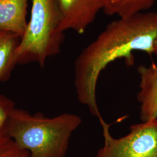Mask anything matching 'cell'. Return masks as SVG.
Instances as JSON below:
<instances>
[{
	"label": "cell",
	"mask_w": 157,
	"mask_h": 157,
	"mask_svg": "<svg viewBox=\"0 0 157 157\" xmlns=\"http://www.w3.org/2000/svg\"><path fill=\"white\" fill-rule=\"evenodd\" d=\"M15 108L13 101L0 94V139L6 136V125L12 113Z\"/></svg>",
	"instance_id": "8fae6325"
},
{
	"label": "cell",
	"mask_w": 157,
	"mask_h": 157,
	"mask_svg": "<svg viewBox=\"0 0 157 157\" xmlns=\"http://www.w3.org/2000/svg\"><path fill=\"white\" fill-rule=\"evenodd\" d=\"M154 2L155 0H108L104 11L110 16L131 17L150 9Z\"/></svg>",
	"instance_id": "9c48e42d"
},
{
	"label": "cell",
	"mask_w": 157,
	"mask_h": 157,
	"mask_svg": "<svg viewBox=\"0 0 157 157\" xmlns=\"http://www.w3.org/2000/svg\"><path fill=\"white\" fill-rule=\"evenodd\" d=\"M82 123L80 116L63 113L47 117L15 108L6 129V136L27 150L29 157H65L72 135Z\"/></svg>",
	"instance_id": "7a4b0ae2"
},
{
	"label": "cell",
	"mask_w": 157,
	"mask_h": 157,
	"mask_svg": "<svg viewBox=\"0 0 157 157\" xmlns=\"http://www.w3.org/2000/svg\"><path fill=\"white\" fill-rule=\"evenodd\" d=\"M62 15L61 28L84 34L94 21L98 13L104 11L108 0H57Z\"/></svg>",
	"instance_id": "5b68a950"
},
{
	"label": "cell",
	"mask_w": 157,
	"mask_h": 157,
	"mask_svg": "<svg viewBox=\"0 0 157 157\" xmlns=\"http://www.w3.org/2000/svg\"><path fill=\"white\" fill-rule=\"evenodd\" d=\"M62 15L57 0H32L30 20L18 45L17 64L46 60L60 53L64 41Z\"/></svg>",
	"instance_id": "3957f363"
},
{
	"label": "cell",
	"mask_w": 157,
	"mask_h": 157,
	"mask_svg": "<svg viewBox=\"0 0 157 157\" xmlns=\"http://www.w3.org/2000/svg\"><path fill=\"white\" fill-rule=\"evenodd\" d=\"M29 157V152L18 146L11 138L5 136L0 139V157Z\"/></svg>",
	"instance_id": "30bf717a"
},
{
	"label": "cell",
	"mask_w": 157,
	"mask_h": 157,
	"mask_svg": "<svg viewBox=\"0 0 157 157\" xmlns=\"http://www.w3.org/2000/svg\"><path fill=\"white\" fill-rule=\"evenodd\" d=\"M28 0H0V31L22 37L28 25Z\"/></svg>",
	"instance_id": "52a82bcc"
},
{
	"label": "cell",
	"mask_w": 157,
	"mask_h": 157,
	"mask_svg": "<svg viewBox=\"0 0 157 157\" xmlns=\"http://www.w3.org/2000/svg\"><path fill=\"white\" fill-rule=\"evenodd\" d=\"M154 54L157 55V40L155 43L154 44Z\"/></svg>",
	"instance_id": "7c38bea8"
},
{
	"label": "cell",
	"mask_w": 157,
	"mask_h": 157,
	"mask_svg": "<svg viewBox=\"0 0 157 157\" xmlns=\"http://www.w3.org/2000/svg\"><path fill=\"white\" fill-rule=\"evenodd\" d=\"M140 78L137 99L140 104L141 122L157 119V63L137 67Z\"/></svg>",
	"instance_id": "8992f818"
},
{
	"label": "cell",
	"mask_w": 157,
	"mask_h": 157,
	"mask_svg": "<svg viewBox=\"0 0 157 157\" xmlns=\"http://www.w3.org/2000/svg\"><path fill=\"white\" fill-rule=\"evenodd\" d=\"M21 37L0 31V83L8 80L17 64V52Z\"/></svg>",
	"instance_id": "ba28073f"
},
{
	"label": "cell",
	"mask_w": 157,
	"mask_h": 157,
	"mask_svg": "<svg viewBox=\"0 0 157 157\" xmlns=\"http://www.w3.org/2000/svg\"><path fill=\"white\" fill-rule=\"evenodd\" d=\"M157 40V12H141L109 23L75 60L74 86L80 104L93 116L102 118L96 96L101 72L117 59L133 66L136 51L152 56Z\"/></svg>",
	"instance_id": "6da1fadb"
},
{
	"label": "cell",
	"mask_w": 157,
	"mask_h": 157,
	"mask_svg": "<svg viewBox=\"0 0 157 157\" xmlns=\"http://www.w3.org/2000/svg\"><path fill=\"white\" fill-rule=\"evenodd\" d=\"M99 121L104 143L96 157H157V119L130 126L129 133L118 139L102 117Z\"/></svg>",
	"instance_id": "277c9868"
}]
</instances>
